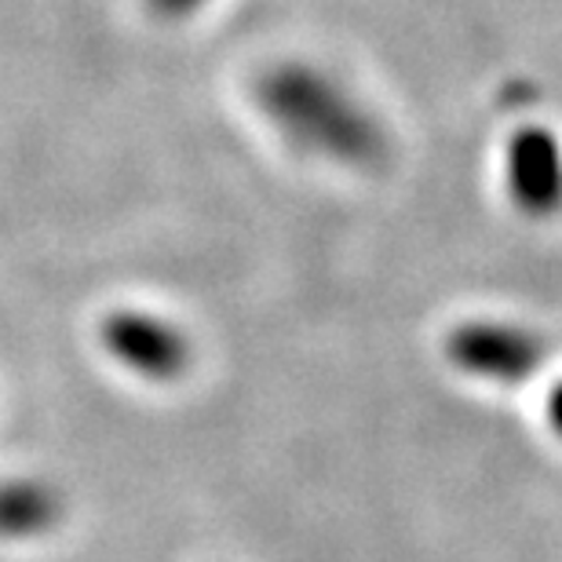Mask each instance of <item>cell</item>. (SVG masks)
Here are the masks:
<instances>
[{
    "label": "cell",
    "mask_w": 562,
    "mask_h": 562,
    "mask_svg": "<svg viewBox=\"0 0 562 562\" xmlns=\"http://www.w3.org/2000/svg\"><path fill=\"white\" fill-rule=\"evenodd\" d=\"M449 355L471 373L493 380H522L541 362V351L530 336L512 329H464L453 336Z\"/></svg>",
    "instance_id": "6da1fadb"
},
{
    "label": "cell",
    "mask_w": 562,
    "mask_h": 562,
    "mask_svg": "<svg viewBox=\"0 0 562 562\" xmlns=\"http://www.w3.org/2000/svg\"><path fill=\"white\" fill-rule=\"evenodd\" d=\"M548 417H552V424H555V431L562 435V387L552 395V402H548Z\"/></svg>",
    "instance_id": "3957f363"
},
{
    "label": "cell",
    "mask_w": 562,
    "mask_h": 562,
    "mask_svg": "<svg viewBox=\"0 0 562 562\" xmlns=\"http://www.w3.org/2000/svg\"><path fill=\"white\" fill-rule=\"evenodd\" d=\"M157 8L168 11V15H179V11H187V8H194L198 0H154Z\"/></svg>",
    "instance_id": "277c9868"
},
{
    "label": "cell",
    "mask_w": 562,
    "mask_h": 562,
    "mask_svg": "<svg viewBox=\"0 0 562 562\" xmlns=\"http://www.w3.org/2000/svg\"><path fill=\"white\" fill-rule=\"evenodd\" d=\"M110 344L121 358L146 373H176L183 366V344L172 329L157 325L154 318H117L110 325Z\"/></svg>",
    "instance_id": "7a4b0ae2"
}]
</instances>
